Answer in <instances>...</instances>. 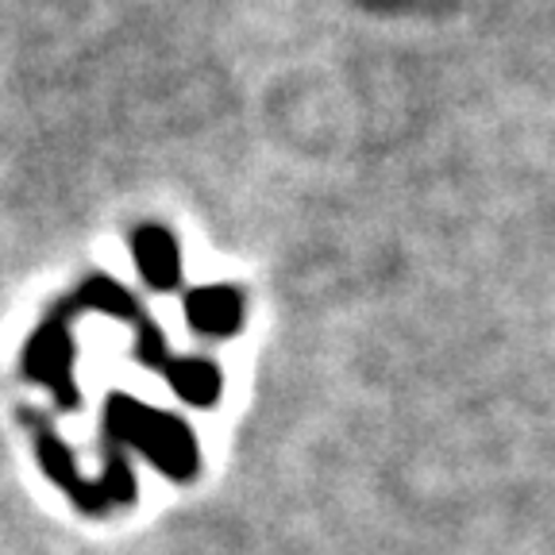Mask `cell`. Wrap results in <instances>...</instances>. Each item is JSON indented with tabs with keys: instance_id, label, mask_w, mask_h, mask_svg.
Returning a JSON list of instances; mask_svg holds the SVG:
<instances>
[{
	"instance_id": "obj_1",
	"label": "cell",
	"mask_w": 555,
	"mask_h": 555,
	"mask_svg": "<svg viewBox=\"0 0 555 555\" xmlns=\"http://www.w3.org/2000/svg\"><path fill=\"white\" fill-rule=\"evenodd\" d=\"M104 433L120 448H139L163 475L178 478V482L197 475V440H193L190 425H182L173 413L143 405L131 393H108Z\"/></svg>"
},
{
	"instance_id": "obj_2",
	"label": "cell",
	"mask_w": 555,
	"mask_h": 555,
	"mask_svg": "<svg viewBox=\"0 0 555 555\" xmlns=\"http://www.w3.org/2000/svg\"><path fill=\"white\" fill-rule=\"evenodd\" d=\"M81 317L78 301L66 297L54 309H47V317L35 324V332L24 344V359L20 371L27 382H39L54 393L62 409H78L81 393L74 382V359H78V344H74V321Z\"/></svg>"
},
{
	"instance_id": "obj_3",
	"label": "cell",
	"mask_w": 555,
	"mask_h": 555,
	"mask_svg": "<svg viewBox=\"0 0 555 555\" xmlns=\"http://www.w3.org/2000/svg\"><path fill=\"white\" fill-rule=\"evenodd\" d=\"M131 259L143 286L155 294H173L182 286V247L178 235L163 224H143L131 232Z\"/></svg>"
},
{
	"instance_id": "obj_4",
	"label": "cell",
	"mask_w": 555,
	"mask_h": 555,
	"mask_svg": "<svg viewBox=\"0 0 555 555\" xmlns=\"http://www.w3.org/2000/svg\"><path fill=\"white\" fill-rule=\"evenodd\" d=\"M185 321L197 336L208 339H228L243 328V317H247V305L235 286H193L182 297Z\"/></svg>"
},
{
	"instance_id": "obj_5",
	"label": "cell",
	"mask_w": 555,
	"mask_h": 555,
	"mask_svg": "<svg viewBox=\"0 0 555 555\" xmlns=\"http://www.w3.org/2000/svg\"><path fill=\"white\" fill-rule=\"evenodd\" d=\"M24 421L35 428V451H39V463H43L47 475H51L78 505H86V509H104L101 486H89L86 478H81L78 463H74V451L54 436V428L35 413H24Z\"/></svg>"
},
{
	"instance_id": "obj_6",
	"label": "cell",
	"mask_w": 555,
	"mask_h": 555,
	"mask_svg": "<svg viewBox=\"0 0 555 555\" xmlns=\"http://www.w3.org/2000/svg\"><path fill=\"white\" fill-rule=\"evenodd\" d=\"M163 378L170 382V390L178 393L182 401L197 409H208L220 401V390H224V374L212 359H201V356H190V359H170L163 371Z\"/></svg>"
},
{
	"instance_id": "obj_7",
	"label": "cell",
	"mask_w": 555,
	"mask_h": 555,
	"mask_svg": "<svg viewBox=\"0 0 555 555\" xmlns=\"http://www.w3.org/2000/svg\"><path fill=\"white\" fill-rule=\"evenodd\" d=\"M81 312H104V317H113V321H128V324H139L147 312L139 305V297L131 294L128 286H120L113 274H89L86 282L78 286L74 294Z\"/></svg>"
},
{
	"instance_id": "obj_8",
	"label": "cell",
	"mask_w": 555,
	"mask_h": 555,
	"mask_svg": "<svg viewBox=\"0 0 555 555\" xmlns=\"http://www.w3.org/2000/svg\"><path fill=\"white\" fill-rule=\"evenodd\" d=\"M135 359L147 371L163 374L166 363H170V344H166V332L158 328V321H151V317H143V321L135 324Z\"/></svg>"
}]
</instances>
